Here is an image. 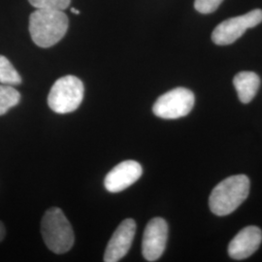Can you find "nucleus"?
Listing matches in <instances>:
<instances>
[{"label": "nucleus", "instance_id": "1", "mask_svg": "<svg viewBox=\"0 0 262 262\" xmlns=\"http://www.w3.org/2000/svg\"><path fill=\"white\" fill-rule=\"evenodd\" d=\"M68 23L63 11L36 9L29 17V33L38 47H53L64 37Z\"/></svg>", "mask_w": 262, "mask_h": 262}, {"label": "nucleus", "instance_id": "2", "mask_svg": "<svg viewBox=\"0 0 262 262\" xmlns=\"http://www.w3.org/2000/svg\"><path fill=\"white\" fill-rule=\"evenodd\" d=\"M250 180L246 175H235L217 184L211 192L209 206L216 215L233 213L247 199L250 192Z\"/></svg>", "mask_w": 262, "mask_h": 262}, {"label": "nucleus", "instance_id": "3", "mask_svg": "<svg viewBox=\"0 0 262 262\" xmlns=\"http://www.w3.org/2000/svg\"><path fill=\"white\" fill-rule=\"evenodd\" d=\"M41 233L48 249L56 254L67 253L74 245L72 226L59 208H51L45 213L41 222Z\"/></svg>", "mask_w": 262, "mask_h": 262}, {"label": "nucleus", "instance_id": "4", "mask_svg": "<svg viewBox=\"0 0 262 262\" xmlns=\"http://www.w3.org/2000/svg\"><path fill=\"white\" fill-rule=\"evenodd\" d=\"M84 84L76 76H64L56 80L48 96V105L54 112H74L84 99Z\"/></svg>", "mask_w": 262, "mask_h": 262}, {"label": "nucleus", "instance_id": "5", "mask_svg": "<svg viewBox=\"0 0 262 262\" xmlns=\"http://www.w3.org/2000/svg\"><path fill=\"white\" fill-rule=\"evenodd\" d=\"M194 94L186 88H176L160 95L152 106L154 114L164 120L186 117L194 106Z\"/></svg>", "mask_w": 262, "mask_h": 262}, {"label": "nucleus", "instance_id": "6", "mask_svg": "<svg viewBox=\"0 0 262 262\" xmlns=\"http://www.w3.org/2000/svg\"><path fill=\"white\" fill-rule=\"evenodd\" d=\"M262 21V10L255 9L221 23L212 33L213 42L219 46L234 43L243 35L247 29L258 26Z\"/></svg>", "mask_w": 262, "mask_h": 262}, {"label": "nucleus", "instance_id": "7", "mask_svg": "<svg viewBox=\"0 0 262 262\" xmlns=\"http://www.w3.org/2000/svg\"><path fill=\"white\" fill-rule=\"evenodd\" d=\"M168 239V225L162 217L151 219L145 228L142 253L147 261H157L163 254Z\"/></svg>", "mask_w": 262, "mask_h": 262}, {"label": "nucleus", "instance_id": "8", "mask_svg": "<svg viewBox=\"0 0 262 262\" xmlns=\"http://www.w3.org/2000/svg\"><path fill=\"white\" fill-rule=\"evenodd\" d=\"M136 232V223L126 219L118 226L106 247L104 261L117 262L123 258L130 249Z\"/></svg>", "mask_w": 262, "mask_h": 262}, {"label": "nucleus", "instance_id": "9", "mask_svg": "<svg viewBox=\"0 0 262 262\" xmlns=\"http://www.w3.org/2000/svg\"><path fill=\"white\" fill-rule=\"evenodd\" d=\"M143 173V169L135 160H125L116 165L104 180L105 188L113 193L121 192L136 183Z\"/></svg>", "mask_w": 262, "mask_h": 262}, {"label": "nucleus", "instance_id": "10", "mask_svg": "<svg viewBox=\"0 0 262 262\" xmlns=\"http://www.w3.org/2000/svg\"><path fill=\"white\" fill-rule=\"evenodd\" d=\"M261 242L260 228L253 225L244 227L229 243L228 254L236 260L248 258L257 251Z\"/></svg>", "mask_w": 262, "mask_h": 262}, {"label": "nucleus", "instance_id": "11", "mask_svg": "<svg viewBox=\"0 0 262 262\" xmlns=\"http://www.w3.org/2000/svg\"><path fill=\"white\" fill-rule=\"evenodd\" d=\"M233 84L240 101L242 103H250L259 89L260 78L254 72L242 71L235 76Z\"/></svg>", "mask_w": 262, "mask_h": 262}, {"label": "nucleus", "instance_id": "12", "mask_svg": "<svg viewBox=\"0 0 262 262\" xmlns=\"http://www.w3.org/2000/svg\"><path fill=\"white\" fill-rule=\"evenodd\" d=\"M20 94L10 84H0V116L19 103Z\"/></svg>", "mask_w": 262, "mask_h": 262}, {"label": "nucleus", "instance_id": "13", "mask_svg": "<svg viewBox=\"0 0 262 262\" xmlns=\"http://www.w3.org/2000/svg\"><path fill=\"white\" fill-rule=\"evenodd\" d=\"M21 83V77L16 68L4 56H0V84L18 85Z\"/></svg>", "mask_w": 262, "mask_h": 262}, {"label": "nucleus", "instance_id": "14", "mask_svg": "<svg viewBox=\"0 0 262 262\" xmlns=\"http://www.w3.org/2000/svg\"><path fill=\"white\" fill-rule=\"evenodd\" d=\"M28 1L36 9L63 11L70 5L71 0H28Z\"/></svg>", "mask_w": 262, "mask_h": 262}, {"label": "nucleus", "instance_id": "15", "mask_svg": "<svg viewBox=\"0 0 262 262\" xmlns=\"http://www.w3.org/2000/svg\"><path fill=\"white\" fill-rule=\"evenodd\" d=\"M224 0H195L194 8L201 14H211L215 12Z\"/></svg>", "mask_w": 262, "mask_h": 262}, {"label": "nucleus", "instance_id": "16", "mask_svg": "<svg viewBox=\"0 0 262 262\" xmlns=\"http://www.w3.org/2000/svg\"><path fill=\"white\" fill-rule=\"evenodd\" d=\"M5 234H6L5 226L0 222V242L3 241V239H4V237H5Z\"/></svg>", "mask_w": 262, "mask_h": 262}, {"label": "nucleus", "instance_id": "17", "mask_svg": "<svg viewBox=\"0 0 262 262\" xmlns=\"http://www.w3.org/2000/svg\"><path fill=\"white\" fill-rule=\"evenodd\" d=\"M71 12H72V13H74V14H76V15H79V14H80V11H79V10L76 9V8H72V9H71Z\"/></svg>", "mask_w": 262, "mask_h": 262}]
</instances>
